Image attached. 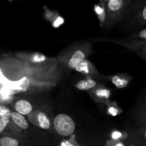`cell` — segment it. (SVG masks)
Wrapping results in <instances>:
<instances>
[{"mask_svg":"<svg viewBox=\"0 0 146 146\" xmlns=\"http://www.w3.org/2000/svg\"><path fill=\"white\" fill-rule=\"evenodd\" d=\"M24 62L16 56L0 57V94L14 96L25 93L31 88L35 76L31 73L41 70L38 66H34Z\"/></svg>","mask_w":146,"mask_h":146,"instance_id":"1","label":"cell"},{"mask_svg":"<svg viewBox=\"0 0 146 146\" xmlns=\"http://www.w3.org/2000/svg\"><path fill=\"white\" fill-rule=\"evenodd\" d=\"M131 0H111L106 4L107 13L106 26L111 28L123 17L131 5Z\"/></svg>","mask_w":146,"mask_h":146,"instance_id":"2","label":"cell"},{"mask_svg":"<svg viewBox=\"0 0 146 146\" xmlns=\"http://www.w3.org/2000/svg\"><path fill=\"white\" fill-rule=\"evenodd\" d=\"M92 53L91 46L89 44H84L74 48V50L62 56V63L68 69H75L78 64L86 59L88 56Z\"/></svg>","mask_w":146,"mask_h":146,"instance_id":"3","label":"cell"},{"mask_svg":"<svg viewBox=\"0 0 146 146\" xmlns=\"http://www.w3.org/2000/svg\"><path fill=\"white\" fill-rule=\"evenodd\" d=\"M54 127L57 134L64 138L71 136L76 130L74 121L65 113H60L55 117Z\"/></svg>","mask_w":146,"mask_h":146,"instance_id":"4","label":"cell"},{"mask_svg":"<svg viewBox=\"0 0 146 146\" xmlns=\"http://www.w3.org/2000/svg\"><path fill=\"white\" fill-rule=\"evenodd\" d=\"M15 56L27 64L34 66H45V64L48 63L49 61V58L46 56L41 53H32V54L18 53L16 54Z\"/></svg>","mask_w":146,"mask_h":146,"instance_id":"5","label":"cell"},{"mask_svg":"<svg viewBox=\"0 0 146 146\" xmlns=\"http://www.w3.org/2000/svg\"><path fill=\"white\" fill-rule=\"evenodd\" d=\"M28 116V121L33 125L44 130H48L51 128V121L46 114L42 111H35L31 113Z\"/></svg>","mask_w":146,"mask_h":146,"instance_id":"6","label":"cell"},{"mask_svg":"<svg viewBox=\"0 0 146 146\" xmlns=\"http://www.w3.org/2000/svg\"><path fill=\"white\" fill-rule=\"evenodd\" d=\"M91 96L96 102L107 104L111 97V90L103 86H97L91 91Z\"/></svg>","mask_w":146,"mask_h":146,"instance_id":"7","label":"cell"},{"mask_svg":"<svg viewBox=\"0 0 146 146\" xmlns=\"http://www.w3.org/2000/svg\"><path fill=\"white\" fill-rule=\"evenodd\" d=\"M135 19L138 24H146V0H138L135 6Z\"/></svg>","mask_w":146,"mask_h":146,"instance_id":"8","label":"cell"},{"mask_svg":"<svg viewBox=\"0 0 146 146\" xmlns=\"http://www.w3.org/2000/svg\"><path fill=\"white\" fill-rule=\"evenodd\" d=\"M14 111L19 113L23 115H29L31 113H32L33 106L31 103L25 99H18L14 101Z\"/></svg>","mask_w":146,"mask_h":146,"instance_id":"9","label":"cell"},{"mask_svg":"<svg viewBox=\"0 0 146 146\" xmlns=\"http://www.w3.org/2000/svg\"><path fill=\"white\" fill-rule=\"evenodd\" d=\"M131 146H146V125L135 131L129 143Z\"/></svg>","mask_w":146,"mask_h":146,"instance_id":"10","label":"cell"},{"mask_svg":"<svg viewBox=\"0 0 146 146\" xmlns=\"http://www.w3.org/2000/svg\"><path fill=\"white\" fill-rule=\"evenodd\" d=\"M75 70L77 72L81 73V74L87 76L96 75L97 73H98L94 64L87 59L84 60L81 64H78V66L75 68Z\"/></svg>","mask_w":146,"mask_h":146,"instance_id":"11","label":"cell"},{"mask_svg":"<svg viewBox=\"0 0 146 146\" xmlns=\"http://www.w3.org/2000/svg\"><path fill=\"white\" fill-rule=\"evenodd\" d=\"M10 118L13 123L17 125L19 129L27 130L29 128V122L25 118L24 115H21L16 111H12Z\"/></svg>","mask_w":146,"mask_h":146,"instance_id":"12","label":"cell"},{"mask_svg":"<svg viewBox=\"0 0 146 146\" xmlns=\"http://www.w3.org/2000/svg\"><path fill=\"white\" fill-rule=\"evenodd\" d=\"M111 82L115 87L118 88H123L126 87L131 81V77L125 74H117L111 78Z\"/></svg>","mask_w":146,"mask_h":146,"instance_id":"13","label":"cell"},{"mask_svg":"<svg viewBox=\"0 0 146 146\" xmlns=\"http://www.w3.org/2000/svg\"><path fill=\"white\" fill-rule=\"evenodd\" d=\"M94 11L98 17L101 27H104L106 24L107 13L106 9V5L102 3L95 4L94 6Z\"/></svg>","mask_w":146,"mask_h":146,"instance_id":"14","label":"cell"},{"mask_svg":"<svg viewBox=\"0 0 146 146\" xmlns=\"http://www.w3.org/2000/svg\"><path fill=\"white\" fill-rule=\"evenodd\" d=\"M98 85H97L96 81L91 78V77L79 81L76 84V87L79 91H89V90L94 89Z\"/></svg>","mask_w":146,"mask_h":146,"instance_id":"15","label":"cell"},{"mask_svg":"<svg viewBox=\"0 0 146 146\" xmlns=\"http://www.w3.org/2000/svg\"><path fill=\"white\" fill-rule=\"evenodd\" d=\"M106 112L107 114L111 116L115 117L123 113L122 109L118 106V104L115 101H109L106 104Z\"/></svg>","mask_w":146,"mask_h":146,"instance_id":"16","label":"cell"},{"mask_svg":"<svg viewBox=\"0 0 146 146\" xmlns=\"http://www.w3.org/2000/svg\"><path fill=\"white\" fill-rule=\"evenodd\" d=\"M111 140L113 141H123L126 140V138L128 137V134L125 131H113L111 132V135H110Z\"/></svg>","mask_w":146,"mask_h":146,"instance_id":"17","label":"cell"},{"mask_svg":"<svg viewBox=\"0 0 146 146\" xmlns=\"http://www.w3.org/2000/svg\"><path fill=\"white\" fill-rule=\"evenodd\" d=\"M59 146H81L77 142L75 135H72L67 139H64L61 141Z\"/></svg>","mask_w":146,"mask_h":146,"instance_id":"18","label":"cell"},{"mask_svg":"<svg viewBox=\"0 0 146 146\" xmlns=\"http://www.w3.org/2000/svg\"><path fill=\"white\" fill-rule=\"evenodd\" d=\"M10 122H11V118L9 117L0 118V136L4 135Z\"/></svg>","mask_w":146,"mask_h":146,"instance_id":"19","label":"cell"},{"mask_svg":"<svg viewBox=\"0 0 146 146\" xmlns=\"http://www.w3.org/2000/svg\"><path fill=\"white\" fill-rule=\"evenodd\" d=\"M58 16H59V14L56 11H52V10L48 9H46L44 11V17L46 19L49 21L51 23L53 22Z\"/></svg>","mask_w":146,"mask_h":146,"instance_id":"20","label":"cell"},{"mask_svg":"<svg viewBox=\"0 0 146 146\" xmlns=\"http://www.w3.org/2000/svg\"><path fill=\"white\" fill-rule=\"evenodd\" d=\"M15 101V96L10 95H5V94H0V104L3 105H9L14 103Z\"/></svg>","mask_w":146,"mask_h":146,"instance_id":"21","label":"cell"},{"mask_svg":"<svg viewBox=\"0 0 146 146\" xmlns=\"http://www.w3.org/2000/svg\"><path fill=\"white\" fill-rule=\"evenodd\" d=\"M12 111L7 106L0 104V118L9 117L10 118Z\"/></svg>","mask_w":146,"mask_h":146,"instance_id":"22","label":"cell"},{"mask_svg":"<svg viewBox=\"0 0 146 146\" xmlns=\"http://www.w3.org/2000/svg\"><path fill=\"white\" fill-rule=\"evenodd\" d=\"M139 120L141 124L146 125V101L141 108L139 113Z\"/></svg>","mask_w":146,"mask_h":146,"instance_id":"23","label":"cell"},{"mask_svg":"<svg viewBox=\"0 0 146 146\" xmlns=\"http://www.w3.org/2000/svg\"><path fill=\"white\" fill-rule=\"evenodd\" d=\"M106 146H127L123 141L109 139L106 142Z\"/></svg>","mask_w":146,"mask_h":146,"instance_id":"24","label":"cell"},{"mask_svg":"<svg viewBox=\"0 0 146 146\" xmlns=\"http://www.w3.org/2000/svg\"><path fill=\"white\" fill-rule=\"evenodd\" d=\"M64 23V19L61 16H58L55 20H54L53 22H51V25L54 28H58V27H61V25H63Z\"/></svg>","mask_w":146,"mask_h":146,"instance_id":"25","label":"cell"},{"mask_svg":"<svg viewBox=\"0 0 146 146\" xmlns=\"http://www.w3.org/2000/svg\"><path fill=\"white\" fill-rule=\"evenodd\" d=\"M135 36L136 38H140V39H143L146 41V29H144L141 30L139 32L135 34Z\"/></svg>","mask_w":146,"mask_h":146,"instance_id":"26","label":"cell"},{"mask_svg":"<svg viewBox=\"0 0 146 146\" xmlns=\"http://www.w3.org/2000/svg\"><path fill=\"white\" fill-rule=\"evenodd\" d=\"M140 53L141 56L146 61V44H143L140 46Z\"/></svg>","mask_w":146,"mask_h":146,"instance_id":"27","label":"cell"},{"mask_svg":"<svg viewBox=\"0 0 146 146\" xmlns=\"http://www.w3.org/2000/svg\"><path fill=\"white\" fill-rule=\"evenodd\" d=\"M110 1H111V0H100V3H102V4H104L106 5V4Z\"/></svg>","mask_w":146,"mask_h":146,"instance_id":"28","label":"cell"},{"mask_svg":"<svg viewBox=\"0 0 146 146\" xmlns=\"http://www.w3.org/2000/svg\"><path fill=\"white\" fill-rule=\"evenodd\" d=\"M128 146H131V145H128Z\"/></svg>","mask_w":146,"mask_h":146,"instance_id":"29","label":"cell"},{"mask_svg":"<svg viewBox=\"0 0 146 146\" xmlns=\"http://www.w3.org/2000/svg\"><path fill=\"white\" fill-rule=\"evenodd\" d=\"M9 1H12V0H9Z\"/></svg>","mask_w":146,"mask_h":146,"instance_id":"30","label":"cell"}]
</instances>
